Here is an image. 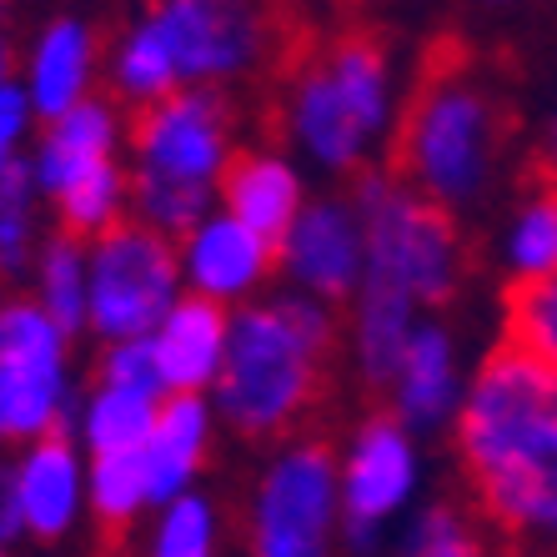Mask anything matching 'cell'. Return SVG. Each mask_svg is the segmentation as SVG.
<instances>
[{
  "label": "cell",
  "instance_id": "cell-22",
  "mask_svg": "<svg viewBox=\"0 0 557 557\" xmlns=\"http://www.w3.org/2000/svg\"><path fill=\"white\" fill-rule=\"evenodd\" d=\"M417 322H422V311L407 307L403 297H392V292H376V286H362L351 307L342 311V326H347V362L351 372L362 376L367 392H387L392 372L403 362V347L412 342Z\"/></svg>",
  "mask_w": 557,
  "mask_h": 557
},
{
  "label": "cell",
  "instance_id": "cell-16",
  "mask_svg": "<svg viewBox=\"0 0 557 557\" xmlns=\"http://www.w3.org/2000/svg\"><path fill=\"white\" fill-rule=\"evenodd\" d=\"M307 201V166L282 141H247L236 151L226 182H221V211L247 221L251 232L267 236L272 247H282V236L297 226Z\"/></svg>",
  "mask_w": 557,
  "mask_h": 557
},
{
  "label": "cell",
  "instance_id": "cell-18",
  "mask_svg": "<svg viewBox=\"0 0 557 557\" xmlns=\"http://www.w3.org/2000/svg\"><path fill=\"white\" fill-rule=\"evenodd\" d=\"M101 71H106V55L91 21L86 15H55L30 40L21 86H26L36 116L55 121L65 111H76L81 101H91Z\"/></svg>",
  "mask_w": 557,
  "mask_h": 557
},
{
  "label": "cell",
  "instance_id": "cell-20",
  "mask_svg": "<svg viewBox=\"0 0 557 557\" xmlns=\"http://www.w3.org/2000/svg\"><path fill=\"white\" fill-rule=\"evenodd\" d=\"M493 267L507 292H528L557 276V186L522 176L493 232Z\"/></svg>",
  "mask_w": 557,
  "mask_h": 557
},
{
  "label": "cell",
  "instance_id": "cell-9",
  "mask_svg": "<svg viewBox=\"0 0 557 557\" xmlns=\"http://www.w3.org/2000/svg\"><path fill=\"white\" fill-rule=\"evenodd\" d=\"M86 276H91V332L101 347L146 342L166 311L186 297L176 242L141 221H121L116 232L86 242Z\"/></svg>",
  "mask_w": 557,
  "mask_h": 557
},
{
  "label": "cell",
  "instance_id": "cell-1",
  "mask_svg": "<svg viewBox=\"0 0 557 557\" xmlns=\"http://www.w3.org/2000/svg\"><path fill=\"white\" fill-rule=\"evenodd\" d=\"M447 442L467 507L497 543L557 557V372L497 337L472 367Z\"/></svg>",
  "mask_w": 557,
  "mask_h": 557
},
{
  "label": "cell",
  "instance_id": "cell-28",
  "mask_svg": "<svg viewBox=\"0 0 557 557\" xmlns=\"http://www.w3.org/2000/svg\"><path fill=\"white\" fill-rule=\"evenodd\" d=\"M40 191H36V171H30V156L15 161L5 176H0V276H21L36 267L46 236L36 221Z\"/></svg>",
  "mask_w": 557,
  "mask_h": 557
},
{
  "label": "cell",
  "instance_id": "cell-17",
  "mask_svg": "<svg viewBox=\"0 0 557 557\" xmlns=\"http://www.w3.org/2000/svg\"><path fill=\"white\" fill-rule=\"evenodd\" d=\"M15 493H21V518H26V537L36 543H61L81 522L91 518L86 503V453L71 432L40 437L26 447V457L11 467Z\"/></svg>",
  "mask_w": 557,
  "mask_h": 557
},
{
  "label": "cell",
  "instance_id": "cell-6",
  "mask_svg": "<svg viewBox=\"0 0 557 557\" xmlns=\"http://www.w3.org/2000/svg\"><path fill=\"white\" fill-rule=\"evenodd\" d=\"M367 221V276L362 286L392 292L422 317H442L462 297L472 276L467 226L397 182L387 166L367 171L347 186Z\"/></svg>",
  "mask_w": 557,
  "mask_h": 557
},
{
  "label": "cell",
  "instance_id": "cell-29",
  "mask_svg": "<svg viewBox=\"0 0 557 557\" xmlns=\"http://www.w3.org/2000/svg\"><path fill=\"white\" fill-rule=\"evenodd\" d=\"M146 557H221V512L201 487L156 507Z\"/></svg>",
  "mask_w": 557,
  "mask_h": 557
},
{
  "label": "cell",
  "instance_id": "cell-21",
  "mask_svg": "<svg viewBox=\"0 0 557 557\" xmlns=\"http://www.w3.org/2000/svg\"><path fill=\"white\" fill-rule=\"evenodd\" d=\"M216 428H221V417H216V407H211V397H166V403H161L151 442H146V453H141L156 507L196 493V478L207 472Z\"/></svg>",
  "mask_w": 557,
  "mask_h": 557
},
{
  "label": "cell",
  "instance_id": "cell-2",
  "mask_svg": "<svg viewBox=\"0 0 557 557\" xmlns=\"http://www.w3.org/2000/svg\"><path fill=\"white\" fill-rule=\"evenodd\" d=\"M407 86L412 81H403L387 36L367 26L311 36L282 65V101H276L282 146L301 166L357 182L367 171L387 166Z\"/></svg>",
  "mask_w": 557,
  "mask_h": 557
},
{
  "label": "cell",
  "instance_id": "cell-25",
  "mask_svg": "<svg viewBox=\"0 0 557 557\" xmlns=\"http://www.w3.org/2000/svg\"><path fill=\"white\" fill-rule=\"evenodd\" d=\"M497 537L487 522L457 497H432L397 528L392 557H497Z\"/></svg>",
  "mask_w": 557,
  "mask_h": 557
},
{
  "label": "cell",
  "instance_id": "cell-13",
  "mask_svg": "<svg viewBox=\"0 0 557 557\" xmlns=\"http://www.w3.org/2000/svg\"><path fill=\"white\" fill-rule=\"evenodd\" d=\"M467 382L472 367L462 362V342H457L447 317H422L412 342L403 347V362L392 372L382 407L403 422L412 437H453L457 412L467 403Z\"/></svg>",
  "mask_w": 557,
  "mask_h": 557
},
{
  "label": "cell",
  "instance_id": "cell-30",
  "mask_svg": "<svg viewBox=\"0 0 557 557\" xmlns=\"http://www.w3.org/2000/svg\"><path fill=\"white\" fill-rule=\"evenodd\" d=\"M503 342L557 372V276L503 297Z\"/></svg>",
  "mask_w": 557,
  "mask_h": 557
},
{
  "label": "cell",
  "instance_id": "cell-10",
  "mask_svg": "<svg viewBox=\"0 0 557 557\" xmlns=\"http://www.w3.org/2000/svg\"><path fill=\"white\" fill-rule=\"evenodd\" d=\"M81 392L71 376V337L36 307L15 297L0 307V442H40L71 432Z\"/></svg>",
  "mask_w": 557,
  "mask_h": 557
},
{
  "label": "cell",
  "instance_id": "cell-24",
  "mask_svg": "<svg viewBox=\"0 0 557 557\" xmlns=\"http://www.w3.org/2000/svg\"><path fill=\"white\" fill-rule=\"evenodd\" d=\"M156 412H161V403H151V397L91 382V392H81V412L71 437L81 442L86 457H141L146 442H151Z\"/></svg>",
  "mask_w": 557,
  "mask_h": 557
},
{
  "label": "cell",
  "instance_id": "cell-23",
  "mask_svg": "<svg viewBox=\"0 0 557 557\" xmlns=\"http://www.w3.org/2000/svg\"><path fill=\"white\" fill-rule=\"evenodd\" d=\"M106 96L136 116V111H151V106L171 101V96L182 91V81H176V65H171V51L161 30H156L151 11H141L136 21L116 30V40L106 46Z\"/></svg>",
  "mask_w": 557,
  "mask_h": 557
},
{
  "label": "cell",
  "instance_id": "cell-5",
  "mask_svg": "<svg viewBox=\"0 0 557 557\" xmlns=\"http://www.w3.org/2000/svg\"><path fill=\"white\" fill-rule=\"evenodd\" d=\"M242 146L232 91H176L136 111L126 131L131 221L182 242L221 207V182Z\"/></svg>",
  "mask_w": 557,
  "mask_h": 557
},
{
  "label": "cell",
  "instance_id": "cell-34",
  "mask_svg": "<svg viewBox=\"0 0 557 557\" xmlns=\"http://www.w3.org/2000/svg\"><path fill=\"white\" fill-rule=\"evenodd\" d=\"M15 537H26L21 493H15V472H0V547H11Z\"/></svg>",
  "mask_w": 557,
  "mask_h": 557
},
{
  "label": "cell",
  "instance_id": "cell-7",
  "mask_svg": "<svg viewBox=\"0 0 557 557\" xmlns=\"http://www.w3.org/2000/svg\"><path fill=\"white\" fill-rule=\"evenodd\" d=\"M428 478L422 437L397 422L387 407H372L347 428L337 447L342 493V553L372 557L392 543V532L412 518Z\"/></svg>",
  "mask_w": 557,
  "mask_h": 557
},
{
  "label": "cell",
  "instance_id": "cell-4",
  "mask_svg": "<svg viewBox=\"0 0 557 557\" xmlns=\"http://www.w3.org/2000/svg\"><path fill=\"white\" fill-rule=\"evenodd\" d=\"M347 351L342 311L301 292H267L261 301L232 311L226 367L211 392L221 428L247 442H292L322 407L332 362Z\"/></svg>",
  "mask_w": 557,
  "mask_h": 557
},
{
  "label": "cell",
  "instance_id": "cell-8",
  "mask_svg": "<svg viewBox=\"0 0 557 557\" xmlns=\"http://www.w3.org/2000/svg\"><path fill=\"white\" fill-rule=\"evenodd\" d=\"M337 447L317 432L272 447L247 507V557H337Z\"/></svg>",
  "mask_w": 557,
  "mask_h": 557
},
{
  "label": "cell",
  "instance_id": "cell-15",
  "mask_svg": "<svg viewBox=\"0 0 557 557\" xmlns=\"http://www.w3.org/2000/svg\"><path fill=\"white\" fill-rule=\"evenodd\" d=\"M126 131H131V116L106 91H96L91 101H81L65 116L46 121V131L36 136V151H26L30 171H36L40 201L55 207L81 182L101 176L106 166H121L126 161Z\"/></svg>",
  "mask_w": 557,
  "mask_h": 557
},
{
  "label": "cell",
  "instance_id": "cell-27",
  "mask_svg": "<svg viewBox=\"0 0 557 557\" xmlns=\"http://www.w3.org/2000/svg\"><path fill=\"white\" fill-rule=\"evenodd\" d=\"M86 503H91V522L106 537L131 532L146 512H156L146 462L141 457H86Z\"/></svg>",
  "mask_w": 557,
  "mask_h": 557
},
{
  "label": "cell",
  "instance_id": "cell-19",
  "mask_svg": "<svg viewBox=\"0 0 557 557\" xmlns=\"http://www.w3.org/2000/svg\"><path fill=\"white\" fill-rule=\"evenodd\" d=\"M226 342H232V311L186 292L166 311V322L146 337L166 397H211L226 367Z\"/></svg>",
  "mask_w": 557,
  "mask_h": 557
},
{
  "label": "cell",
  "instance_id": "cell-3",
  "mask_svg": "<svg viewBox=\"0 0 557 557\" xmlns=\"http://www.w3.org/2000/svg\"><path fill=\"white\" fill-rule=\"evenodd\" d=\"M387 171L447 216H478L518 171V111L472 55H432L407 86Z\"/></svg>",
  "mask_w": 557,
  "mask_h": 557
},
{
  "label": "cell",
  "instance_id": "cell-14",
  "mask_svg": "<svg viewBox=\"0 0 557 557\" xmlns=\"http://www.w3.org/2000/svg\"><path fill=\"white\" fill-rule=\"evenodd\" d=\"M182 257V282L191 297H207L226 311H242L251 301L267 297V286L276 282V247L267 236H257L247 221L211 211L196 232L176 242Z\"/></svg>",
  "mask_w": 557,
  "mask_h": 557
},
{
  "label": "cell",
  "instance_id": "cell-35",
  "mask_svg": "<svg viewBox=\"0 0 557 557\" xmlns=\"http://www.w3.org/2000/svg\"><path fill=\"white\" fill-rule=\"evenodd\" d=\"M5 81H15V76H11V40L0 30V86H5Z\"/></svg>",
  "mask_w": 557,
  "mask_h": 557
},
{
  "label": "cell",
  "instance_id": "cell-32",
  "mask_svg": "<svg viewBox=\"0 0 557 557\" xmlns=\"http://www.w3.org/2000/svg\"><path fill=\"white\" fill-rule=\"evenodd\" d=\"M30 121H36V106H30L26 86L21 81H5L0 86V176L15 166V161H26V136H30Z\"/></svg>",
  "mask_w": 557,
  "mask_h": 557
},
{
  "label": "cell",
  "instance_id": "cell-12",
  "mask_svg": "<svg viewBox=\"0 0 557 557\" xmlns=\"http://www.w3.org/2000/svg\"><path fill=\"white\" fill-rule=\"evenodd\" d=\"M367 276V221L351 191H317L276 247V282L347 311Z\"/></svg>",
  "mask_w": 557,
  "mask_h": 557
},
{
  "label": "cell",
  "instance_id": "cell-11",
  "mask_svg": "<svg viewBox=\"0 0 557 557\" xmlns=\"http://www.w3.org/2000/svg\"><path fill=\"white\" fill-rule=\"evenodd\" d=\"M182 91H232L276 61L272 15L236 0H161L151 5Z\"/></svg>",
  "mask_w": 557,
  "mask_h": 557
},
{
  "label": "cell",
  "instance_id": "cell-31",
  "mask_svg": "<svg viewBox=\"0 0 557 557\" xmlns=\"http://www.w3.org/2000/svg\"><path fill=\"white\" fill-rule=\"evenodd\" d=\"M96 387H116V392H136L151 403H166V382L156 372V357L146 342H121V347H101L96 357Z\"/></svg>",
  "mask_w": 557,
  "mask_h": 557
},
{
  "label": "cell",
  "instance_id": "cell-36",
  "mask_svg": "<svg viewBox=\"0 0 557 557\" xmlns=\"http://www.w3.org/2000/svg\"><path fill=\"white\" fill-rule=\"evenodd\" d=\"M0 557H11V553H5V547H0Z\"/></svg>",
  "mask_w": 557,
  "mask_h": 557
},
{
  "label": "cell",
  "instance_id": "cell-33",
  "mask_svg": "<svg viewBox=\"0 0 557 557\" xmlns=\"http://www.w3.org/2000/svg\"><path fill=\"white\" fill-rule=\"evenodd\" d=\"M528 171H532V176H543V182H553V186H557V101H553V111L543 116L537 136H532Z\"/></svg>",
  "mask_w": 557,
  "mask_h": 557
},
{
  "label": "cell",
  "instance_id": "cell-26",
  "mask_svg": "<svg viewBox=\"0 0 557 557\" xmlns=\"http://www.w3.org/2000/svg\"><path fill=\"white\" fill-rule=\"evenodd\" d=\"M36 307L76 342L91 332V276H86V242L51 232L36 257Z\"/></svg>",
  "mask_w": 557,
  "mask_h": 557
}]
</instances>
